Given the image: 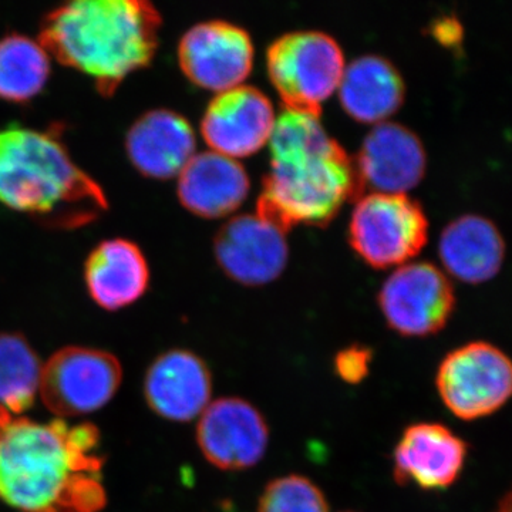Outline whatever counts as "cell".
<instances>
[{"label": "cell", "mask_w": 512, "mask_h": 512, "mask_svg": "<svg viewBox=\"0 0 512 512\" xmlns=\"http://www.w3.org/2000/svg\"><path fill=\"white\" fill-rule=\"evenodd\" d=\"M99 431L0 409V501L20 512H100Z\"/></svg>", "instance_id": "6da1fadb"}, {"label": "cell", "mask_w": 512, "mask_h": 512, "mask_svg": "<svg viewBox=\"0 0 512 512\" xmlns=\"http://www.w3.org/2000/svg\"><path fill=\"white\" fill-rule=\"evenodd\" d=\"M271 168L256 214L286 232L328 224L346 201L362 194L355 163L326 133L320 116L285 110L269 138Z\"/></svg>", "instance_id": "7a4b0ae2"}, {"label": "cell", "mask_w": 512, "mask_h": 512, "mask_svg": "<svg viewBox=\"0 0 512 512\" xmlns=\"http://www.w3.org/2000/svg\"><path fill=\"white\" fill-rule=\"evenodd\" d=\"M160 26V13L143 0H76L47 13L40 45L110 96L153 62Z\"/></svg>", "instance_id": "3957f363"}, {"label": "cell", "mask_w": 512, "mask_h": 512, "mask_svg": "<svg viewBox=\"0 0 512 512\" xmlns=\"http://www.w3.org/2000/svg\"><path fill=\"white\" fill-rule=\"evenodd\" d=\"M0 202L52 228H80L109 208L103 188L74 163L60 138L0 126Z\"/></svg>", "instance_id": "277c9868"}, {"label": "cell", "mask_w": 512, "mask_h": 512, "mask_svg": "<svg viewBox=\"0 0 512 512\" xmlns=\"http://www.w3.org/2000/svg\"><path fill=\"white\" fill-rule=\"evenodd\" d=\"M266 67L285 110L320 116L322 104L339 89L346 66L333 37L306 30L278 37L266 53Z\"/></svg>", "instance_id": "5b68a950"}, {"label": "cell", "mask_w": 512, "mask_h": 512, "mask_svg": "<svg viewBox=\"0 0 512 512\" xmlns=\"http://www.w3.org/2000/svg\"><path fill=\"white\" fill-rule=\"evenodd\" d=\"M436 387L441 402L457 419H485L512 399V359L493 343H466L441 360Z\"/></svg>", "instance_id": "8992f818"}, {"label": "cell", "mask_w": 512, "mask_h": 512, "mask_svg": "<svg viewBox=\"0 0 512 512\" xmlns=\"http://www.w3.org/2000/svg\"><path fill=\"white\" fill-rule=\"evenodd\" d=\"M427 238L426 214L419 202L406 194L363 195L350 218V244L373 268L407 264L420 254Z\"/></svg>", "instance_id": "52a82bcc"}, {"label": "cell", "mask_w": 512, "mask_h": 512, "mask_svg": "<svg viewBox=\"0 0 512 512\" xmlns=\"http://www.w3.org/2000/svg\"><path fill=\"white\" fill-rule=\"evenodd\" d=\"M123 370L106 350L67 346L43 365L39 396L59 417H77L103 409L119 390Z\"/></svg>", "instance_id": "ba28073f"}, {"label": "cell", "mask_w": 512, "mask_h": 512, "mask_svg": "<svg viewBox=\"0 0 512 512\" xmlns=\"http://www.w3.org/2000/svg\"><path fill=\"white\" fill-rule=\"evenodd\" d=\"M387 326L406 338H427L446 328L456 309L448 276L429 262L399 266L379 292Z\"/></svg>", "instance_id": "9c48e42d"}, {"label": "cell", "mask_w": 512, "mask_h": 512, "mask_svg": "<svg viewBox=\"0 0 512 512\" xmlns=\"http://www.w3.org/2000/svg\"><path fill=\"white\" fill-rule=\"evenodd\" d=\"M197 444L205 460L222 471H245L261 463L269 426L258 407L242 397H221L201 414Z\"/></svg>", "instance_id": "30bf717a"}, {"label": "cell", "mask_w": 512, "mask_h": 512, "mask_svg": "<svg viewBox=\"0 0 512 512\" xmlns=\"http://www.w3.org/2000/svg\"><path fill=\"white\" fill-rule=\"evenodd\" d=\"M178 62L192 83L211 92L241 86L252 72L254 45L247 30L212 20L192 26L178 45Z\"/></svg>", "instance_id": "8fae6325"}, {"label": "cell", "mask_w": 512, "mask_h": 512, "mask_svg": "<svg viewBox=\"0 0 512 512\" xmlns=\"http://www.w3.org/2000/svg\"><path fill=\"white\" fill-rule=\"evenodd\" d=\"M468 444L450 427L434 421L407 426L393 450V478L424 491L453 487L466 467Z\"/></svg>", "instance_id": "7c38bea8"}, {"label": "cell", "mask_w": 512, "mask_h": 512, "mask_svg": "<svg viewBox=\"0 0 512 512\" xmlns=\"http://www.w3.org/2000/svg\"><path fill=\"white\" fill-rule=\"evenodd\" d=\"M271 100L251 86L218 93L201 121V133L215 153L248 157L268 143L275 126Z\"/></svg>", "instance_id": "4fadbf2b"}, {"label": "cell", "mask_w": 512, "mask_h": 512, "mask_svg": "<svg viewBox=\"0 0 512 512\" xmlns=\"http://www.w3.org/2000/svg\"><path fill=\"white\" fill-rule=\"evenodd\" d=\"M285 234L258 214L232 218L215 238L218 264L238 284H269L288 262Z\"/></svg>", "instance_id": "5bb4252c"}, {"label": "cell", "mask_w": 512, "mask_h": 512, "mask_svg": "<svg viewBox=\"0 0 512 512\" xmlns=\"http://www.w3.org/2000/svg\"><path fill=\"white\" fill-rule=\"evenodd\" d=\"M212 375L197 353L171 349L151 362L144 377L148 407L161 419L188 423L210 406Z\"/></svg>", "instance_id": "9a60e30c"}, {"label": "cell", "mask_w": 512, "mask_h": 512, "mask_svg": "<svg viewBox=\"0 0 512 512\" xmlns=\"http://www.w3.org/2000/svg\"><path fill=\"white\" fill-rule=\"evenodd\" d=\"M355 163L360 190L406 194L423 180L427 156L420 138L396 123H380L370 130Z\"/></svg>", "instance_id": "2e32d148"}, {"label": "cell", "mask_w": 512, "mask_h": 512, "mask_svg": "<svg viewBox=\"0 0 512 512\" xmlns=\"http://www.w3.org/2000/svg\"><path fill=\"white\" fill-rule=\"evenodd\" d=\"M126 150L141 174L168 180L180 175L195 156L194 130L174 111H148L128 130Z\"/></svg>", "instance_id": "e0dca14e"}, {"label": "cell", "mask_w": 512, "mask_h": 512, "mask_svg": "<svg viewBox=\"0 0 512 512\" xmlns=\"http://www.w3.org/2000/svg\"><path fill=\"white\" fill-rule=\"evenodd\" d=\"M178 198L192 214L220 218L241 207L249 192L247 171L215 151L195 154L178 175Z\"/></svg>", "instance_id": "ac0fdd59"}, {"label": "cell", "mask_w": 512, "mask_h": 512, "mask_svg": "<svg viewBox=\"0 0 512 512\" xmlns=\"http://www.w3.org/2000/svg\"><path fill=\"white\" fill-rule=\"evenodd\" d=\"M439 255L461 282L484 284L503 268L505 241L497 225L483 215H461L441 232Z\"/></svg>", "instance_id": "d6986e66"}, {"label": "cell", "mask_w": 512, "mask_h": 512, "mask_svg": "<svg viewBox=\"0 0 512 512\" xmlns=\"http://www.w3.org/2000/svg\"><path fill=\"white\" fill-rule=\"evenodd\" d=\"M87 291L100 308L119 311L138 301L150 282L143 252L127 239H109L93 249L84 265Z\"/></svg>", "instance_id": "ffe728a7"}, {"label": "cell", "mask_w": 512, "mask_h": 512, "mask_svg": "<svg viewBox=\"0 0 512 512\" xmlns=\"http://www.w3.org/2000/svg\"><path fill=\"white\" fill-rule=\"evenodd\" d=\"M404 82L396 67L380 56H362L345 67L339 84L343 109L360 123L380 124L400 109Z\"/></svg>", "instance_id": "44dd1931"}, {"label": "cell", "mask_w": 512, "mask_h": 512, "mask_svg": "<svg viewBox=\"0 0 512 512\" xmlns=\"http://www.w3.org/2000/svg\"><path fill=\"white\" fill-rule=\"evenodd\" d=\"M50 76V56L28 36L0 40V99L26 103L42 92Z\"/></svg>", "instance_id": "7402d4cb"}, {"label": "cell", "mask_w": 512, "mask_h": 512, "mask_svg": "<svg viewBox=\"0 0 512 512\" xmlns=\"http://www.w3.org/2000/svg\"><path fill=\"white\" fill-rule=\"evenodd\" d=\"M43 365L19 333H0V409L19 416L39 396Z\"/></svg>", "instance_id": "603a6c76"}, {"label": "cell", "mask_w": 512, "mask_h": 512, "mask_svg": "<svg viewBox=\"0 0 512 512\" xmlns=\"http://www.w3.org/2000/svg\"><path fill=\"white\" fill-rule=\"evenodd\" d=\"M258 512H329V504L311 478L288 474L265 485L259 495Z\"/></svg>", "instance_id": "cb8c5ba5"}, {"label": "cell", "mask_w": 512, "mask_h": 512, "mask_svg": "<svg viewBox=\"0 0 512 512\" xmlns=\"http://www.w3.org/2000/svg\"><path fill=\"white\" fill-rule=\"evenodd\" d=\"M372 362V349L365 345H350L336 353L333 359V370L343 382L359 384L369 375Z\"/></svg>", "instance_id": "d4e9b609"}, {"label": "cell", "mask_w": 512, "mask_h": 512, "mask_svg": "<svg viewBox=\"0 0 512 512\" xmlns=\"http://www.w3.org/2000/svg\"><path fill=\"white\" fill-rule=\"evenodd\" d=\"M434 35H436L437 39H439L441 43H444V45H448V43L454 45L461 37V28L456 20L443 19L441 22H437Z\"/></svg>", "instance_id": "484cf974"}, {"label": "cell", "mask_w": 512, "mask_h": 512, "mask_svg": "<svg viewBox=\"0 0 512 512\" xmlns=\"http://www.w3.org/2000/svg\"><path fill=\"white\" fill-rule=\"evenodd\" d=\"M493 512H512V488L501 498Z\"/></svg>", "instance_id": "4316f807"}, {"label": "cell", "mask_w": 512, "mask_h": 512, "mask_svg": "<svg viewBox=\"0 0 512 512\" xmlns=\"http://www.w3.org/2000/svg\"><path fill=\"white\" fill-rule=\"evenodd\" d=\"M222 512H237V511L232 510L231 505L228 504L227 507H225V510Z\"/></svg>", "instance_id": "83f0119b"}, {"label": "cell", "mask_w": 512, "mask_h": 512, "mask_svg": "<svg viewBox=\"0 0 512 512\" xmlns=\"http://www.w3.org/2000/svg\"><path fill=\"white\" fill-rule=\"evenodd\" d=\"M343 512H356V511H343Z\"/></svg>", "instance_id": "f1b7e54d"}]
</instances>
